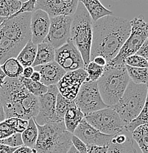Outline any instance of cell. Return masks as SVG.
<instances>
[{
	"label": "cell",
	"instance_id": "obj_1",
	"mask_svg": "<svg viewBox=\"0 0 148 153\" xmlns=\"http://www.w3.org/2000/svg\"><path fill=\"white\" fill-rule=\"evenodd\" d=\"M130 21L108 16L93 22L90 61L101 56L109 62L115 58L130 36Z\"/></svg>",
	"mask_w": 148,
	"mask_h": 153
},
{
	"label": "cell",
	"instance_id": "obj_2",
	"mask_svg": "<svg viewBox=\"0 0 148 153\" xmlns=\"http://www.w3.org/2000/svg\"><path fill=\"white\" fill-rule=\"evenodd\" d=\"M0 100L5 119L18 118L28 121L39 113V97L29 93L21 78L6 77L0 88Z\"/></svg>",
	"mask_w": 148,
	"mask_h": 153
},
{
	"label": "cell",
	"instance_id": "obj_3",
	"mask_svg": "<svg viewBox=\"0 0 148 153\" xmlns=\"http://www.w3.org/2000/svg\"><path fill=\"white\" fill-rule=\"evenodd\" d=\"M36 126L39 136L33 149L38 153H67L72 146L73 134L66 130L64 122Z\"/></svg>",
	"mask_w": 148,
	"mask_h": 153
},
{
	"label": "cell",
	"instance_id": "obj_4",
	"mask_svg": "<svg viewBox=\"0 0 148 153\" xmlns=\"http://www.w3.org/2000/svg\"><path fill=\"white\" fill-rule=\"evenodd\" d=\"M104 68V73L97 81L98 90L103 102L112 107L123 95L130 79L125 64Z\"/></svg>",
	"mask_w": 148,
	"mask_h": 153
},
{
	"label": "cell",
	"instance_id": "obj_5",
	"mask_svg": "<svg viewBox=\"0 0 148 153\" xmlns=\"http://www.w3.org/2000/svg\"><path fill=\"white\" fill-rule=\"evenodd\" d=\"M91 18L83 4L78 1L77 10L72 16L70 27V40L79 50L85 67L90 62L91 47L92 42Z\"/></svg>",
	"mask_w": 148,
	"mask_h": 153
},
{
	"label": "cell",
	"instance_id": "obj_6",
	"mask_svg": "<svg viewBox=\"0 0 148 153\" xmlns=\"http://www.w3.org/2000/svg\"><path fill=\"white\" fill-rule=\"evenodd\" d=\"M147 94V85L135 84L130 80L123 95L111 107L118 114L125 127L140 114L145 104Z\"/></svg>",
	"mask_w": 148,
	"mask_h": 153
},
{
	"label": "cell",
	"instance_id": "obj_7",
	"mask_svg": "<svg viewBox=\"0 0 148 153\" xmlns=\"http://www.w3.org/2000/svg\"><path fill=\"white\" fill-rule=\"evenodd\" d=\"M131 29L130 36L126 40L118 55L115 58L107 63L106 66H114L125 64L127 57L135 55L148 37V24L143 16L135 17L130 21Z\"/></svg>",
	"mask_w": 148,
	"mask_h": 153
},
{
	"label": "cell",
	"instance_id": "obj_8",
	"mask_svg": "<svg viewBox=\"0 0 148 153\" xmlns=\"http://www.w3.org/2000/svg\"><path fill=\"white\" fill-rule=\"evenodd\" d=\"M31 14L32 13H25L13 18H7L0 26V34L24 48L31 41Z\"/></svg>",
	"mask_w": 148,
	"mask_h": 153
},
{
	"label": "cell",
	"instance_id": "obj_9",
	"mask_svg": "<svg viewBox=\"0 0 148 153\" xmlns=\"http://www.w3.org/2000/svg\"><path fill=\"white\" fill-rule=\"evenodd\" d=\"M84 119L90 125L105 135H114L125 130L118 114L111 107L86 115Z\"/></svg>",
	"mask_w": 148,
	"mask_h": 153
},
{
	"label": "cell",
	"instance_id": "obj_10",
	"mask_svg": "<svg viewBox=\"0 0 148 153\" xmlns=\"http://www.w3.org/2000/svg\"><path fill=\"white\" fill-rule=\"evenodd\" d=\"M74 102L85 116L108 108L102 100L96 81L84 82Z\"/></svg>",
	"mask_w": 148,
	"mask_h": 153
},
{
	"label": "cell",
	"instance_id": "obj_11",
	"mask_svg": "<svg viewBox=\"0 0 148 153\" xmlns=\"http://www.w3.org/2000/svg\"><path fill=\"white\" fill-rule=\"evenodd\" d=\"M58 94L56 85H51L48 87V91L45 94L39 97V113L33 119L36 124L42 126L54 122H63L60 120L55 111Z\"/></svg>",
	"mask_w": 148,
	"mask_h": 153
},
{
	"label": "cell",
	"instance_id": "obj_12",
	"mask_svg": "<svg viewBox=\"0 0 148 153\" xmlns=\"http://www.w3.org/2000/svg\"><path fill=\"white\" fill-rule=\"evenodd\" d=\"M72 16H61L50 19L48 35L43 42L49 44L55 50L66 44L70 40Z\"/></svg>",
	"mask_w": 148,
	"mask_h": 153
},
{
	"label": "cell",
	"instance_id": "obj_13",
	"mask_svg": "<svg viewBox=\"0 0 148 153\" xmlns=\"http://www.w3.org/2000/svg\"><path fill=\"white\" fill-rule=\"evenodd\" d=\"M55 61L66 72L85 68L83 57L71 40L61 47L55 49Z\"/></svg>",
	"mask_w": 148,
	"mask_h": 153
},
{
	"label": "cell",
	"instance_id": "obj_14",
	"mask_svg": "<svg viewBox=\"0 0 148 153\" xmlns=\"http://www.w3.org/2000/svg\"><path fill=\"white\" fill-rule=\"evenodd\" d=\"M86 77V71L84 68L66 72L57 83L58 92L65 99L73 101Z\"/></svg>",
	"mask_w": 148,
	"mask_h": 153
},
{
	"label": "cell",
	"instance_id": "obj_15",
	"mask_svg": "<svg viewBox=\"0 0 148 153\" xmlns=\"http://www.w3.org/2000/svg\"><path fill=\"white\" fill-rule=\"evenodd\" d=\"M77 0H39L35 9L41 10L49 16V19L66 16H72L77 10Z\"/></svg>",
	"mask_w": 148,
	"mask_h": 153
},
{
	"label": "cell",
	"instance_id": "obj_16",
	"mask_svg": "<svg viewBox=\"0 0 148 153\" xmlns=\"http://www.w3.org/2000/svg\"><path fill=\"white\" fill-rule=\"evenodd\" d=\"M73 135L80 139L84 143L99 146H108L113 135H108L100 133L90 125L85 119L77 126Z\"/></svg>",
	"mask_w": 148,
	"mask_h": 153
},
{
	"label": "cell",
	"instance_id": "obj_17",
	"mask_svg": "<svg viewBox=\"0 0 148 153\" xmlns=\"http://www.w3.org/2000/svg\"><path fill=\"white\" fill-rule=\"evenodd\" d=\"M50 27V19L44 11L36 10L32 13L30 19L31 41L39 45L43 43L49 33Z\"/></svg>",
	"mask_w": 148,
	"mask_h": 153
},
{
	"label": "cell",
	"instance_id": "obj_18",
	"mask_svg": "<svg viewBox=\"0 0 148 153\" xmlns=\"http://www.w3.org/2000/svg\"><path fill=\"white\" fill-rule=\"evenodd\" d=\"M33 68L41 74V83L47 87L57 85L66 73L55 60L47 64L33 67Z\"/></svg>",
	"mask_w": 148,
	"mask_h": 153
},
{
	"label": "cell",
	"instance_id": "obj_19",
	"mask_svg": "<svg viewBox=\"0 0 148 153\" xmlns=\"http://www.w3.org/2000/svg\"><path fill=\"white\" fill-rule=\"evenodd\" d=\"M129 132L124 130L113 135L108 145L107 153H136L133 140Z\"/></svg>",
	"mask_w": 148,
	"mask_h": 153
},
{
	"label": "cell",
	"instance_id": "obj_20",
	"mask_svg": "<svg viewBox=\"0 0 148 153\" xmlns=\"http://www.w3.org/2000/svg\"><path fill=\"white\" fill-rule=\"evenodd\" d=\"M28 124V121L18 118L5 119L0 122V140L8 138L16 133L22 134L26 129Z\"/></svg>",
	"mask_w": 148,
	"mask_h": 153
},
{
	"label": "cell",
	"instance_id": "obj_21",
	"mask_svg": "<svg viewBox=\"0 0 148 153\" xmlns=\"http://www.w3.org/2000/svg\"><path fill=\"white\" fill-rule=\"evenodd\" d=\"M22 49L0 34V65L1 66L8 59L16 58Z\"/></svg>",
	"mask_w": 148,
	"mask_h": 153
},
{
	"label": "cell",
	"instance_id": "obj_22",
	"mask_svg": "<svg viewBox=\"0 0 148 153\" xmlns=\"http://www.w3.org/2000/svg\"><path fill=\"white\" fill-rule=\"evenodd\" d=\"M81 3L86 9L93 22L108 16H113V12L108 10L97 0H81Z\"/></svg>",
	"mask_w": 148,
	"mask_h": 153
},
{
	"label": "cell",
	"instance_id": "obj_23",
	"mask_svg": "<svg viewBox=\"0 0 148 153\" xmlns=\"http://www.w3.org/2000/svg\"><path fill=\"white\" fill-rule=\"evenodd\" d=\"M55 60V49L47 43L37 45V53L33 67L47 64Z\"/></svg>",
	"mask_w": 148,
	"mask_h": 153
},
{
	"label": "cell",
	"instance_id": "obj_24",
	"mask_svg": "<svg viewBox=\"0 0 148 153\" xmlns=\"http://www.w3.org/2000/svg\"><path fill=\"white\" fill-rule=\"evenodd\" d=\"M84 117L85 115L83 114L82 111L76 105L68 110L63 119L66 130L69 133H74V130L80 124Z\"/></svg>",
	"mask_w": 148,
	"mask_h": 153
},
{
	"label": "cell",
	"instance_id": "obj_25",
	"mask_svg": "<svg viewBox=\"0 0 148 153\" xmlns=\"http://www.w3.org/2000/svg\"><path fill=\"white\" fill-rule=\"evenodd\" d=\"M36 53H37V45L30 41L21 50L16 57V60L23 66L24 68L27 67H33Z\"/></svg>",
	"mask_w": 148,
	"mask_h": 153
},
{
	"label": "cell",
	"instance_id": "obj_26",
	"mask_svg": "<svg viewBox=\"0 0 148 153\" xmlns=\"http://www.w3.org/2000/svg\"><path fill=\"white\" fill-rule=\"evenodd\" d=\"M39 136V130L34 119L28 120V124L26 129L22 133V138L24 146H28L30 149H33L37 141Z\"/></svg>",
	"mask_w": 148,
	"mask_h": 153
},
{
	"label": "cell",
	"instance_id": "obj_27",
	"mask_svg": "<svg viewBox=\"0 0 148 153\" xmlns=\"http://www.w3.org/2000/svg\"><path fill=\"white\" fill-rule=\"evenodd\" d=\"M132 138L139 146L142 153H148V124L138 126L131 133Z\"/></svg>",
	"mask_w": 148,
	"mask_h": 153
},
{
	"label": "cell",
	"instance_id": "obj_28",
	"mask_svg": "<svg viewBox=\"0 0 148 153\" xmlns=\"http://www.w3.org/2000/svg\"><path fill=\"white\" fill-rule=\"evenodd\" d=\"M1 68L6 76L11 79L20 77L24 71L23 66L19 63L16 58L8 59L1 65Z\"/></svg>",
	"mask_w": 148,
	"mask_h": 153
},
{
	"label": "cell",
	"instance_id": "obj_29",
	"mask_svg": "<svg viewBox=\"0 0 148 153\" xmlns=\"http://www.w3.org/2000/svg\"><path fill=\"white\" fill-rule=\"evenodd\" d=\"M22 2L20 0H0V17L8 18L16 13Z\"/></svg>",
	"mask_w": 148,
	"mask_h": 153
},
{
	"label": "cell",
	"instance_id": "obj_30",
	"mask_svg": "<svg viewBox=\"0 0 148 153\" xmlns=\"http://www.w3.org/2000/svg\"><path fill=\"white\" fill-rule=\"evenodd\" d=\"M127 72L130 81L135 84H148V68H134L126 66Z\"/></svg>",
	"mask_w": 148,
	"mask_h": 153
},
{
	"label": "cell",
	"instance_id": "obj_31",
	"mask_svg": "<svg viewBox=\"0 0 148 153\" xmlns=\"http://www.w3.org/2000/svg\"><path fill=\"white\" fill-rule=\"evenodd\" d=\"M20 78L25 88L28 91L29 93L35 97H41V96L45 94L48 91V87L43 85L41 82H35L30 79L23 77L22 76H21Z\"/></svg>",
	"mask_w": 148,
	"mask_h": 153
},
{
	"label": "cell",
	"instance_id": "obj_32",
	"mask_svg": "<svg viewBox=\"0 0 148 153\" xmlns=\"http://www.w3.org/2000/svg\"><path fill=\"white\" fill-rule=\"evenodd\" d=\"M143 124H148V87L147 98H146L144 108L141 110V113L137 116V118L135 119L133 122H130L128 125L126 126L125 130L130 133H131L136 127H138V126L143 125Z\"/></svg>",
	"mask_w": 148,
	"mask_h": 153
},
{
	"label": "cell",
	"instance_id": "obj_33",
	"mask_svg": "<svg viewBox=\"0 0 148 153\" xmlns=\"http://www.w3.org/2000/svg\"><path fill=\"white\" fill-rule=\"evenodd\" d=\"M75 105L74 100L70 101V100H66L64 97H62L58 92L57 95L56 99V106H55V111H56V114L58 117L59 118L60 121H63L64 116L67 111L71 108L74 107Z\"/></svg>",
	"mask_w": 148,
	"mask_h": 153
},
{
	"label": "cell",
	"instance_id": "obj_34",
	"mask_svg": "<svg viewBox=\"0 0 148 153\" xmlns=\"http://www.w3.org/2000/svg\"><path fill=\"white\" fill-rule=\"evenodd\" d=\"M84 69L86 71L87 74V77L85 82H91V81L97 82L105 71L104 67L98 66L92 61L89 62V64L85 67Z\"/></svg>",
	"mask_w": 148,
	"mask_h": 153
},
{
	"label": "cell",
	"instance_id": "obj_35",
	"mask_svg": "<svg viewBox=\"0 0 148 153\" xmlns=\"http://www.w3.org/2000/svg\"><path fill=\"white\" fill-rule=\"evenodd\" d=\"M125 64L126 66L134 68H148V63L147 60L144 57L135 55L129 56L125 59Z\"/></svg>",
	"mask_w": 148,
	"mask_h": 153
},
{
	"label": "cell",
	"instance_id": "obj_36",
	"mask_svg": "<svg viewBox=\"0 0 148 153\" xmlns=\"http://www.w3.org/2000/svg\"><path fill=\"white\" fill-rule=\"evenodd\" d=\"M0 143L7 145V146L13 148H18L24 145L22 138V134L21 133L13 134V135L9 136L8 138L1 139L0 140Z\"/></svg>",
	"mask_w": 148,
	"mask_h": 153
},
{
	"label": "cell",
	"instance_id": "obj_37",
	"mask_svg": "<svg viewBox=\"0 0 148 153\" xmlns=\"http://www.w3.org/2000/svg\"><path fill=\"white\" fill-rule=\"evenodd\" d=\"M36 1L35 0H29V1H24L22 2V7L19 10L15 13L14 15L8 17V18H13V17H15L16 16L19 15V14L22 13H33L36 10L35 9V6H36Z\"/></svg>",
	"mask_w": 148,
	"mask_h": 153
},
{
	"label": "cell",
	"instance_id": "obj_38",
	"mask_svg": "<svg viewBox=\"0 0 148 153\" xmlns=\"http://www.w3.org/2000/svg\"><path fill=\"white\" fill-rule=\"evenodd\" d=\"M71 143H72V146L77 149L80 153H87V145L84 143L79 139L77 137L73 135L71 137Z\"/></svg>",
	"mask_w": 148,
	"mask_h": 153
},
{
	"label": "cell",
	"instance_id": "obj_39",
	"mask_svg": "<svg viewBox=\"0 0 148 153\" xmlns=\"http://www.w3.org/2000/svg\"><path fill=\"white\" fill-rule=\"evenodd\" d=\"M108 146H99L94 145L87 146V153H107Z\"/></svg>",
	"mask_w": 148,
	"mask_h": 153
},
{
	"label": "cell",
	"instance_id": "obj_40",
	"mask_svg": "<svg viewBox=\"0 0 148 153\" xmlns=\"http://www.w3.org/2000/svg\"><path fill=\"white\" fill-rule=\"evenodd\" d=\"M136 55H139V56L144 57V58L147 59L148 57V37L147 39L145 40V41L144 42V44H142L140 49H138V52H136Z\"/></svg>",
	"mask_w": 148,
	"mask_h": 153
},
{
	"label": "cell",
	"instance_id": "obj_41",
	"mask_svg": "<svg viewBox=\"0 0 148 153\" xmlns=\"http://www.w3.org/2000/svg\"><path fill=\"white\" fill-rule=\"evenodd\" d=\"M91 61L94 62L95 64L98 65V66H103V67H105L106 66V64H107V62H106V59L101 56L95 57L94 58H93V60H92Z\"/></svg>",
	"mask_w": 148,
	"mask_h": 153
},
{
	"label": "cell",
	"instance_id": "obj_42",
	"mask_svg": "<svg viewBox=\"0 0 148 153\" xmlns=\"http://www.w3.org/2000/svg\"><path fill=\"white\" fill-rule=\"evenodd\" d=\"M33 72H34V68H33V67H27V68H24V71L22 76L23 77L27 78V79H30Z\"/></svg>",
	"mask_w": 148,
	"mask_h": 153
},
{
	"label": "cell",
	"instance_id": "obj_43",
	"mask_svg": "<svg viewBox=\"0 0 148 153\" xmlns=\"http://www.w3.org/2000/svg\"><path fill=\"white\" fill-rule=\"evenodd\" d=\"M17 148L10 147V146H7V145L0 143V153H13L14 151Z\"/></svg>",
	"mask_w": 148,
	"mask_h": 153
},
{
	"label": "cell",
	"instance_id": "obj_44",
	"mask_svg": "<svg viewBox=\"0 0 148 153\" xmlns=\"http://www.w3.org/2000/svg\"><path fill=\"white\" fill-rule=\"evenodd\" d=\"M13 153H33V149H30V148L28 147V146H22L19 147L17 148Z\"/></svg>",
	"mask_w": 148,
	"mask_h": 153
},
{
	"label": "cell",
	"instance_id": "obj_45",
	"mask_svg": "<svg viewBox=\"0 0 148 153\" xmlns=\"http://www.w3.org/2000/svg\"><path fill=\"white\" fill-rule=\"evenodd\" d=\"M41 74L39 71H34V72L32 74L31 77H30V79H32L33 81H35V82H41Z\"/></svg>",
	"mask_w": 148,
	"mask_h": 153
},
{
	"label": "cell",
	"instance_id": "obj_46",
	"mask_svg": "<svg viewBox=\"0 0 148 153\" xmlns=\"http://www.w3.org/2000/svg\"><path fill=\"white\" fill-rule=\"evenodd\" d=\"M4 119H5V115H4V108H3V106L1 102V100H0V122H3Z\"/></svg>",
	"mask_w": 148,
	"mask_h": 153
},
{
	"label": "cell",
	"instance_id": "obj_47",
	"mask_svg": "<svg viewBox=\"0 0 148 153\" xmlns=\"http://www.w3.org/2000/svg\"><path fill=\"white\" fill-rule=\"evenodd\" d=\"M6 77H7V76H6L5 74L4 73V71H3L2 69H1V65H0V88H1V86L2 85L3 82H4V79H5Z\"/></svg>",
	"mask_w": 148,
	"mask_h": 153
},
{
	"label": "cell",
	"instance_id": "obj_48",
	"mask_svg": "<svg viewBox=\"0 0 148 153\" xmlns=\"http://www.w3.org/2000/svg\"><path fill=\"white\" fill-rule=\"evenodd\" d=\"M67 153H80V152H78V151L77 150V149H75V148L74 147V146H71V147L70 148L69 150L68 151Z\"/></svg>",
	"mask_w": 148,
	"mask_h": 153
},
{
	"label": "cell",
	"instance_id": "obj_49",
	"mask_svg": "<svg viewBox=\"0 0 148 153\" xmlns=\"http://www.w3.org/2000/svg\"><path fill=\"white\" fill-rule=\"evenodd\" d=\"M6 19L7 18H4V17H0V26H1V24H2L3 22L6 20Z\"/></svg>",
	"mask_w": 148,
	"mask_h": 153
},
{
	"label": "cell",
	"instance_id": "obj_50",
	"mask_svg": "<svg viewBox=\"0 0 148 153\" xmlns=\"http://www.w3.org/2000/svg\"><path fill=\"white\" fill-rule=\"evenodd\" d=\"M146 60H147V63H148V57H147V59H146Z\"/></svg>",
	"mask_w": 148,
	"mask_h": 153
},
{
	"label": "cell",
	"instance_id": "obj_51",
	"mask_svg": "<svg viewBox=\"0 0 148 153\" xmlns=\"http://www.w3.org/2000/svg\"><path fill=\"white\" fill-rule=\"evenodd\" d=\"M147 87H148V84H147Z\"/></svg>",
	"mask_w": 148,
	"mask_h": 153
}]
</instances>
